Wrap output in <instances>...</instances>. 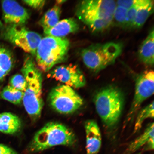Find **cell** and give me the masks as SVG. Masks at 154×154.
Here are the masks:
<instances>
[{
	"label": "cell",
	"instance_id": "cell-9",
	"mask_svg": "<svg viewBox=\"0 0 154 154\" xmlns=\"http://www.w3.org/2000/svg\"><path fill=\"white\" fill-rule=\"evenodd\" d=\"M154 74L152 70L145 71L137 79L134 99L128 113L127 122L132 121L140 110L142 103L154 94Z\"/></svg>",
	"mask_w": 154,
	"mask_h": 154
},
{
	"label": "cell",
	"instance_id": "cell-22",
	"mask_svg": "<svg viewBox=\"0 0 154 154\" xmlns=\"http://www.w3.org/2000/svg\"><path fill=\"white\" fill-rule=\"evenodd\" d=\"M9 85L15 89L24 92L26 89L27 84L24 76L21 74H17L11 78Z\"/></svg>",
	"mask_w": 154,
	"mask_h": 154
},
{
	"label": "cell",
	"instance_id": "cell-6",
	"mask_svg": "<svg viewBox=\"0 0 154 154\" xmlns=\"http://www.w3.org/2000/svg\"><path fill=\"white\" fill-rule=\"evenodd\" d=\"M122 49V44L116 42L93 44L83 49L81 56L85 66L97 72L114 63Z\"/></svg>",
	"mask_w": 154,
	"mask_h": 154
},
{
	"label": "cell",
	"instance_id": "cell-8",
	"mask_svg": "<svg viewBox=\"0 0 154 154\" xmlns=\"http://www.w3.org/2000/svg\"><path fill=\"white\" fill-rule=\"evenodd\" d=\"M3 37L10 43L33 55H35L42 38L37 32L29 30L23 26L15 25H9L5 29Z\"/></svg>",
	"mask_w": 154,
	"mask_h": 154
},
{
	"label": "cell",
	"instance_id": "cell-17",
	"mask_svg": "<svg viewBox=\"0 0 154 154\" xmlns=\"http://www.w3.org/2000/svg\"><path fill=\"white\" fill-rule=\"evenodd\" d=\"M61 10L58 6L55 5L49 10L40 19L39 24L43 30L48 29L56 25L59 21Z\"/></svg>",
	"mask_w": 154,
	"mask_h": 154
},
{
	"label": "cell",
	"instance_id": "cell-12",
	"mask_svg": "<svg viewBox=\"0 0 154 154\" xmlns=\"http://www.w3.org/2000/svg\"><path fill=\"white\" fill-rule=\"evenodd\" d=\"M86 138V154H97L102 144L101 134L95 121L89 120L85 124Z\"/></svg>",
	"mask_w": 154,
	"mask_h": 154
},
{
	"label": "cell",
	"instance_id": "cell-10",
	"mask_svg": "<svg viewBox=\"0 0 154 154\" xmlns=\"http://www.w3.org/2000/svg\"><path fill=\"white\" fill-rule=\"evenodd\" d=\"M49 77L73 88L83 87L86 81L79 67L70 64L56 67L49 73Z\"/></svg>",
	"mask_w": 154,
	"mask_h": 154
},
{
	"label": "cell",
	"instance_id": "cell-5",
	"mask_svg": "<svg viewBox=\"0 0 154 154\" xmlns=\"http://www.w3.org/2000/svg\"><path fill=\"white\" fill-rule=\"evenodd\" d=\"M70 44L66 38L46 36L42 38L35 55L39 70L49 72L54 66L66 60Z\"/></svg>",
	"mask_w": 154,
	"mask_h": 154
},
{
	"label": "cell",
	"instance_id": "cell-18",
	"mask_svg": "<svg viewBox=\"0 0 154 154\" xmlns=\"http://www.w3.org/2000/svg\"><path fill=\"white\" fill-rule=\"evenodd\" d=\"M13 66V59L8 50L0 46V81L10 72Z\"/></svg>",
	"mask_w": 154,
	"mask_h": 154
},
{
	"label": "cell",
	"instance_id": "cell-26",
	"mask_svg": "<svg viewBox=\"0 0 154 154\" xmlns=\"http://www.w3.org/2000/svg\"><path fill=\"white\" fill-rule=\"evenodd\" d=\"M23 2L29 6L38 10L43 8L46 2L44 0H29L23 1Z\"/></svg>",
	"mask_w": 154,
	"mask_h": 154
},
{
	"label": "cell",
	"instance_id": "cell-15",
	"mask_svg": "<svg viewBox=\"0 0 154 154\" xmlns=\"http://www.w3.org/2000/svg\"><path fill=\"white\" fill-rule=\"evenodd\" d=\"M22 122L17 115L10 112L0 114V132L12 134L20 129Z\"/></svg>",
	"mask_w": 154,
	"mask_h": 154
},
{
	"label": "cell",
	"instance_id": "cell-7",
	"mask_svg": "<svg viewBox=\"0 0 154 154\" xmlns=\"http://www.w3.org/2000/svg\"><path fill=\"white\" fill-rule=\"evenodd\" d=\"M48 100L52 108L63 114L75 112L83 104L82 98L74 88L63 84L51 90Z\"/></svg>",
	"mask_w": 154,
	"mask_h": 154
},
{
	"label": "cell",
	"instance_id": "cell-1",
	"mask_svg": "<svg viewBox=\"0 0 154 154\" xmlns=\"http://www.w3.org/2000/svg\"><path fill=\"white\" fill-rule=\"evenodd\" d=\"M116 5L112 0H85L79 4L76 14L92 32H102L112 23Z\"/></svg>",
	"mask_w": 154,
	"mask_h": 154
},
{
	"label": "cell",
	"instance_id": "cell-2",
	"mask_svg": "<svg viewBox=\"0 0 154 154\" xmlns=\"http://www.w3.org/2000/svg\"><path fill=\"white\" fill-rule=\"evenodd\" d=\"M22 72L27 84L22 102L27 113L35 120L40 117L43 107L42 73L30 56L25 59Z\"/></svg>",
	"mask_w": 154,
	"mask_h": 154
},
{
	"label": "cell",
	"instance_id": "cell-14",
	"mask_svg": "<svg viewBox=\"0 0 154 154\" xmlns=\"http://www.w3.org/2000/svg\"><path fill=\"white\" fill-rule=\"evenodd\" d=\"M79 25L77 21L72 18L63 19L59 21L53 27L44 30L46 36L63 38L68 34L78 30Z\"/></svg>",
	"mask_w": 154,
	"mask_h": 154
},
{
	"label": "cell",
	"instance_id": "cell-21",
	"mask_svg": "<svg viewBox=\"0 0 154 154\" xmlns=\"http://www.w3.org/2000/svg\"><path fill=\"white\" fill-rule=\"evenodd\" d=\"M154 101L138 111L137 113L134 128V133L138 132L141 129L146 120L154 118Z\"/></svg>",
	"mask_w": 154,
	"mask_h": 154
},
{
	"label": "cell",
	"instance_id": "cell-29",
	"mask_svg": "<svg viewBox=\"0 0 154 154\" xmlns=\"http://www.w3.org/2000/svg\"><path fill=\"white\" fill-rule=\"evenodd\" d=\"M3 26V24H2V23L1 22V20H0V29H1L2 26Z\"/></svg>",
	"mask_w": 154,
	"mask_h": 154
},
{
	"label": "cell",
	"instance_id": "cell-4",
	"mask_svg": "<svg viewBox=\"0 0 154 154\" xmlns=\"http://www.w3.org/2000/svg\"><path fill=\"white\" fill-rule=\"evenodd\" d=\"M124 102L122 92L114 86L107 87L96 94L94 103L96 111L107 128H113L118 122Z\"/></svg>",
	"mask_w": 154,
	"mask_h": 154
},
{
	"label": "cell",
	"instance_id": "cell-19",
	"mask_svg": "<svg viewBox=\"0 0 154 154\" xmlns=\"http://www.w3.org/2000/svg\"><path fill=\"white\" fill-rule=\"evenodd\" d=\"M154 1H151L147 5L138 9L135 18L132 28H139L143 26L153 12Z\"/></svg>",
	"mask_w": 154,
	"mask_h": 154
},
{
	"label": "cell",
	"instance_id": "cell-27",
	"mask_svg": "<svg viewBox=\"0 0 154 154\" xmlns=\"http://www.w3.org/2000/svg\"><path fill=\"white\" fill-rule=\"evenodd\" d=\"M0 154H19L14 150L7 146L0 144Z\"/></svg>",
	"mask_w": 154,
	"mask_h": 154
},
{
	"label": "cell",
	"instance_id": "cell-13",
	"mask_svg": "<svg viewBox=\"0 0 154 154\" xmlns=\"http://www.w3.org/2000/svg\"><path fill=\"white\" fill-rule=\"evenodd\" d=\"M154 123L148 126L143 133L132 141L127 148L126 154H132L140 150L152 151L154 149Z\"/></svg>",
	"mask_w": 154,
	"mask_h": 154
},
{
	"label": "cell",
	"instance_id": "cell-11",
	"mask_svg": "<svg viewBox=\"0 0 154 154\" xmlns=\"http://www.w3.org/2000/svg\"><path fill=\"white\" fill-rule=\"evenodd\" d=\"M2 6L3 19L6 23L23 26L29 19L30 15L27 10L16 1H2Z\"/></svg>",
	"mask_w": 154,
	"mask_h": 154
},
{
	"label": "cell",
	"instance_id": "cell-24",
	"mask_svg": "<svg viewBox=\"0 0 154 154\" xmlns=\"http://www.w3.org/2000/svg\"><path fill=\"white\" fill-rule=\"evenodd\" d=\"M151 1V0H149L147 3L144 4L143 5H137L128 9L125 28H132L133 24L137 13L138 9L140 8V7L147 5Z\"/></svg>",
	"mask_w": 154,
	"mask_h": 154
},
{
	"label": "cell",
	"instance_id": "cell-20",
	"mask_svg": "<svg viewBox=\"0 0 154 154\" xmlns=\"http://www.w3.org/2000/svg\"><path fill=\"white\" fill-rule=\"evenodd\" d=\"M24 92L15 89L9 85L3 88L0 97L14 105H19L22 103Z\"/></svg>",
	"mask_w": 154,
	"mask_h": 154
},
{
	"label": "cell",
	"instance_id": "cell-28",
	"mask_svg": "<svg viewBox=\"0 0 154 154\" xmlns=\"http://www.w3.org/2000/svg\"><path fill=\"white\" fill-rule=\"evenodd\" d=\"M66 1H64V0H59V1H57V5H60L64 3Z\"/></svg>",
	"mask_w": 154,
	"mask_h": 154
},
{
	"label": "cell",
	"instance_id": "cell-25",
	"mask_svg": "<svg viewBox=\"0 0 154 154\" xmlns=\"http://www.w3.org/2000/svg\"><path fill=\"white\" fill-rule=\"evenodd\" d=\"M149 0H120L116 2V5L127 9L138 5L144 4Z\"/></svg>",
	"mask_w": 154,
	"mask_h": 154
},
{
	"label": "cell",
	"instance_id": "cell-23",
	"mask_svg": "<svg viewBox=\"0 0 154 154\" xmlns=\"http://www.w3.org/2000/svg\"><path fill=\"white\" fill-rule=\"evenodd\" d=\"M128 11V9L117 5L113 15V20L114 19L117 24L124 27Z\"/></svg>",
	"mask_w": 154,
	"mask_h": 154
},
{
	"label": "cell",
	"instance_id": "cell-16",
	"mask_svg": "<svg viewBox=\"0 0 154 154\" xmlns=\"http://www.w3.org/2000/svg\"><path fill=\"white\" fill-rule=\"evenodd\" d=\"M154 30L152 29L140 46L138 56L144 64L152 66L154 64Z\"/></svg>",
	"mask_w": 154,
	"mask_h": 154
},
{
	"label": "cell",
	"instance_id": "cell-3",
	"mask_svg": "<svg viewBox=\"0 0 154 154\" xmlns=\"http://www.w3.org/2000/svg\"><path fill=\"white\" fill-rule=\"evenodd\" d=\"M76 142V136L70 128L60 123L50 122L35 134L28 151L30 153H38L56 146H72Z\"/></svg>",
	"mask_w": 154,
	"mask_h": 154
}]
</instances>
